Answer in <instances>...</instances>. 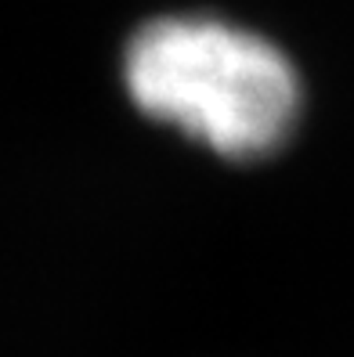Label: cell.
<instances>
[{
    "label": "cell",
    "instance_id": "obj_1",
    "mask_svg": "<svg viewBox=\"0 0 354 357\" xmlns=\"http://www.w3.org/2000/svg\"><path fill=\"white\" fill-rule=\"evenodd\" d=\"M123 87L149 119L235 162L275 155L304 112L289 54L214 15L145 22L123 51Z\"/></svg>",
    "mask_w": 354,
    "mask_h": 357
}]
</instances>
